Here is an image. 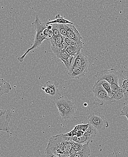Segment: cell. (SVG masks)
<instances>
[{
    "instance_id": "1",
    "label": "cell",
    "mask_w": 128,
    "mask_h": 157,
    "mask_svg": "<svg viewBox=\"0 0 128 157\" xmlns=\"http://www.w3.org/2000/svg\"><path fill=\"white\" fill-rule=\"evenodd\" d=\"M75 142L72 137H69L67 134H60L51 137L46 148L56 155L64 157L72 149Z\"/></svg>"
},
{
    "instance_id": "2",
    "label": "cell",
    "mask_w": 128,
    "mask_h": 157,
    "mask_svg": "<svg viewBox=\"0 0 128 157\" xmlns=\"http://www.w3.org/2000/svg\"><path fill=\"white\" fill-rule=\"evenodd\" d=\"M32 24L34 25L35 31H36L34 44H33L32 47L29 48L22 56L18 57L17 58L18 60L20 62H23L25 58L29 52L34 49L38 48L42 44V42L45 40L47 39L43 35V32L44 30L46 28V24L42 22L40 20L38 15H36L35 21L32 23Z\"/></svg>"
},
{
    "instance_id": "3",
    "label": "cell",
    "mask_w": 128,
    "mask_h": 157,
    "mask_svg": "<svg viewBox=\"0 0 128 157\" xmlns=\"http://www.w3.org/2000/svg\"><path fill=\"white\" fill-rule=\"evenodd\" d=\"M91 90L94 95L95 102L100 105H103L106 104H111L116 101L114 98L109 97L107 92L99 82L96 81L95 82Z\"/></svg>"
},
{
    "instance_id": "4",
    "label": "cell",
    "mask_w": 128,
    "mask_h": 157,
    "mask_svg": "<svg viewBox=\"0 0 128 157\" xmlns=\"http://www.w3.org/2000/svg\"><path fill=\"white\" fill-rule=\"evenodd\" d=\"M118 74L114 69L110 70H104L99 71L97 73L95 77L97 79L96 82L105 80L112 84H118Z\"/></svg>"
},
{
    "instance_id": "5",
    "label": "cell",
    "mask_w": 128,
    "mask_h": 157,
    "mask_svg": "<svg viewBox=\"0 0 128 157\" xmlns=\"http://www.w3.org/2000/svg\"><path fill=\"white\" fill-rule=\"evenodd\" d=\"M59 84L57 81H49L44 85L41 89L48 97L56 101L61 98V94L59 90Z\"/></svg>"
},
{
    "instance_id": "6",
    "label": "cell",
    "mask_w": 128,
    "mask_h": 157,
    "mask_svg": "<svg viewBox=\"0 0 128 157\" xmlns=\"http://www.w3.org/2000/svg\"><path fill=\"white\" fill-rule=\"evenodd\" d=\"M88 124L94 127L97 131H102L109 126L108 122L103 116L94 113L90 114L88 117Z\"/></svg>"
},
{
    "instance_id": "7",
    "label": "cell",
    "mask_w": 128,
    "mask_h": 157,
    "mask_svg": "<svg viewBox=\"0 0 128 157\" xmlns=\"http://www.w3.org/2000/svg\"><path fill=\"white\" fill-rule=\"evenodd\" d=\"M97 131L91 125L89 124L85 133L79 137H72L73 141L78 143L85 144L92 141L96 137Z\"/></svg>"
},
{
    "instance_id": "8",
    "label": "cell",
    "mask_w": 128,
    "mask_h": 157,
    "mask_svg": "<svg viewBox=\"0 0 128 157\" xmlns=\"http://www.w3.org/2000/svg\"><path fill=\"white\" fill-rule=\"evenodd\" d=\"M51 49L57 57L61 59V61L67 68V70H69L71 65L72 64L75 57L69 55L64 49L61 50L57 46L51 45Z\"/></svg>"
},
{
    "instance_id": "9",
    "label": "cell",
    "mask_w": 128,
    "mask_h": 157,
    "mask_svg": "<svg viewBox=\"0 0 128 157\" xmlns=\"http://www.w3.org/2000/svg\"><path fill=\"white\" fill-rule=\"evenodd\" d=\"M118 85L124 93V99L128 100V71L121 70L118 72Z\"/></svg>"
},
{
    "instance_id": "10",
    "label": "cell",
    "mask_w": 128,
    "mask_h": 157,
    "mask_svg": "<svg viewBox=\"0 0 128 157\" xmlns=\"http://www.w3.org/2000/svg\"><path fill=\"white\" fill-rule=\"evenodd\" d=\"M11 117V110H6V112L0 113V130L8 133L10 130L9 123Z\"/></svg>"
},
{
    "instance_id": "11",
    "label": "cell",
    "mask_w": 128,
    "mask_h": 157,
    "mask_svg": "<svg viewBox=\"0 0 128 157\" xmlns=\"http://www.w3.org/2000/svg\"><path fill=\"white\" fill-rule=\"evenodd\" d=\"M76 111V106L74 103L69 100H67L63 112L60 114V116L63 120H68L72 117Z\"/></svg>"
},
{
    "instance_id": "12",
    "label": "cell",
    "mask_w": 128,
    "mask_h": 157,
    "mask_svg": "<svg viewBox=\"0 0 128 157\" xmlns=\"http://www.w3.org/2000/svg\"><path fill=\"white\" fill-rule=\"evenodd\" d=\"M73 65L87 71L89 67V62L85 55L80 52L75 56L72 62Z\"/></svg>"
},
{
    "instance_id": "13",
    "label": "cell",
    "mask_w": 128,
    "mask_h": 157,
    "mask_svg": "<svg viewBox=\"0 0 128 157\" xmlns=\"http://www.w3.org/2000/svg\"><path fill=\"white\" fill-rule=\"evenodd\" d=\"M68 26L69 28L66 33V37L71 39L73 40L78 43H82L81 41L82 37L74 25L68 24Z\"/></svg>"
},
{
    "instance_id": "14",
    "label": "cell",
    "mask_w": 128,
    "mask_h": 157,
    "mask_svg": "<svg viewBox=\"0 0 128 157\" xmlns=\"http://www.w3.org/2000/svg\"><path fill=\"white\" fill-rule=\"evenodd\" d=\"M87 71L78 67H76L72 64L68 70V75L75 79H79L81 77L85 76V73Z\"/></svg>"
},
{
    "instance_id": "15",
    "label": "cell",
    "mask_w": 128,
    "mask_h": 157,
    "mask_svg": "<svg viewBox=\"0 0 128 157\" xmlns=\"http://www.w3.org/2000/svg\"><path fill=\"white\" fill-rule=\"evenodd\" d=\"M111 87L112 92V97L115 101H118L124 98V93L118 84H112L111 85Z\"/></svg>"
},
{
    "instance_id": "16",
    "label": "cell",
    "mask_w": 128,
    "mask_h": 157,
    "mask_svg": "<svg viewBox=\"0 0 128 157\" xmlns=\"http://www.w3.org/2000/svg\"><path fill=\"white\" fill-rule=\"evenodd\" d=\"M91 155V149L89 147V143L83 144L81 150L75 153L71 157H89Z\"/></svg>"
},
{
    "instance_id": "17",
    "label": "cell",
    "mask_w": 128,
    "mask_h": 157,
    "mask_svg": "<svg viewBox=\"0 0 128 157\" xmlns=\"http://www.w3.org/2000/svg\"><path fill=\"white\" fill-rule=\"evenodd\" d=\"M11 90V85L3 78H0V96L8 93Z\"/></svg>"
},
{
    "instance_id": "18",
    "label": "cell",
    "mask_w": 128,
    "mask_h": 157,
    "mask_svg": "<svg viewBox=\"0 0 128 157\" xmlns=\"http://www.w3.org/2000/svg\"><path fill=\"white\" fill-rule=\"evenodd\" d=\"M64 38V37L61 35H60L57 36H52L50 39L52 46H57L61 50L65 49L63 45H62V42Z\"/></svg>"
},
{
    "instance_id": "19",
    "label": "cell",
    "mask_w": 128,
    "mask_h": 157,
    "mask_svg": "<svg viewBox=\"0 0 128 157\" xmlns=\"http://www.w3.org/2000/svg\"><path fill=\"white\" fill-rule=\"evenodd\" d=\"M83 49L81 47L74 45H67L65 50L67 53L72 56L75 57L80 52V51Z\"/></svg>"
},
{
    "instance_id": "20",
    "label": "cell",
    "mask_w": 128,
    "mask_h": 157,
    "mask_svg": "<svg viewBox=\"0 0 128 157\" xmlns=\"http://www.w3.org/2000/svg\"><path fill=\"white\" fill-rule=\"evenodd\" d=\"M70 24L74 25L73 23L65 19L63 17H61L60 14H57L56 15L55 17V19L52 21H49L46 24V25L52 24Z\"/></svg>"
},
{
    "instance_id": "21",
    "label": "cell",
    "mask_w": 128,
    "mask_h": 157,
    "mask_svg": "<svg viewBox=\"0 0 128 157\" xmlns=\"http://www.w3.org/2000/svg\"><path fill=\"white\" fill-rule=\"evenodd\" d=\"M98 82H99L100 85L104 88V89L106 90L109 97H111V98H113L112 92L111 90V84L105 80H101V81Z\"/></svg>"
},
{
    "instance_id": "22",
    "label": "cell",
    "mask_w": 128,
    "mask_h": 157,
    "mask_svg": "<svg viewBox=\"0 0 128 157\" xmlns=\"http://www.w3.org/2000/svg\"><path fill=\"white\" fill-rule=\"evenodd\" d=\"M64 41L67 45H74V46H78V47H81L83 48V43H78L73 40L67 37H65L64 38Z\"/></svg>"
},
{
    "instance_id": "23",
    "label": "cell",
    "mask_w": 128,
    "mask_h": 157,
    "mask_svg": "<svg viewBox=\"0 0 128 157\" xmlns=\"http://www.w3.org/2000/svg\"><path fill=\"white\" fill-rule=\"evenodd\" d=\"M59 30L60 35H62L63 36H66V33L67 30L69 28L68 24H58Z\"/></svg>"
},
{
    "instance_id": "24",
    "label": "cell",
    "mask_w": 128,
    "mask_h": 157,
    "mask_svg": "<svg viewBox=\"0 0 128 157\" xmlns=\"http://www.w3.org/2000/svg\"><path fill=\"white\" fill-rule=\"evenodd\" d=\"M52 31L53 32V35L52 36L56 37L60 35L59 30L58 24H52Z\"/></svg>"
},
{
    "instance_id": "25",
    "label": "cell",
    "mask_w": 128,
    "mask_h": 157,
    "mask_svg": "<svg viewBox=\"0 0 128 157\" xmlns=\"http://www.w3.org/2000/svg\"><path fill=\"white\" fill-rule=\"evenodd\" d=\"M120 115L126 116L128 120V104L127 105L123 108Z\"/></svg>"
},
{
    "instance_id": "26",
    "label": "cell",
    "mask_w": 128,
    "mask_h": 157,
    "mask_svg": "<svg viewBox=\"0 0 128 157\" xmlns=\"http://www.w3.org/2000/svg\"><path fill=\"white\" fill-rule=\"evenodd\" d=\"M45 157H60L53 154L51 151L46 148L45 151Z\"/></svg>"
},
{
    "instance_id": "27",
    "label": "cell",
    "mask_w": 128,
    "mask_h": 157,
    "mask_svg": "<svg viewBox=\"0 0 128 157\" xmlns=\"http://www.w3.org/2000/svg\"><path fill=\"white\" fill-rule=\"evenodd\" d=\"M43 35L47 39H49L51 38L50 36H49L48 30H47V28H45V29L44 30L43 32Z\"/></svg>"
},
{
    "instance_id": "28",
    "label": "cell",
    "mask_w": 128,
    "mask_h": 157,
    "mask_svg": "<svg viewBox=\"0 0 128 157\" xmlns=\"http://www.w3.org/2000/svg\"><path fill=\"white\" fill-rule=\"evenodd\" d=\"M6 110H3V109H0V113H4L6 112Z\"/></svg>"
}]
</instances>
